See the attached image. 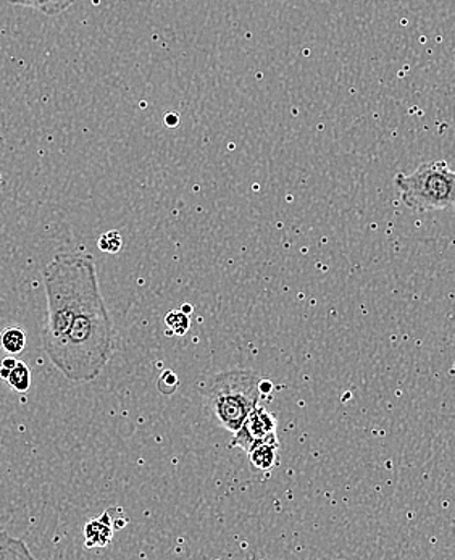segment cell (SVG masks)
<instances>
[{"label": "cell", "instance_id": "cell-6", "mask_svg": "<svg viewBox=\"0 0 455 560\" xmlns=\"http://www.w3.org/2000/svg\"><path fill=\"white\" fill-rule=\"evenodd\" d=\"M12 5L28 7L47 16H57L67 12L77 0H9Z\"/></svg>", "mask_w": 455, "mask_h": 560}, {"label": "cell", "instance_id": "cell-10", "mask_svg": "<svg viewBox=\"0 0 455 560\" xmlns=\"http://www.w3.org/2000/svg\"><path fill=\"white\" fill-rule=\"evenodd\" d=\"M165 325L168 328V335L185 336L191 328V315L185 314L182 308L166 314Z\"/></svg>", "mask_w": 455, "mask_h": 560}, {"label": "cell", "instance_id": "cell-3", "mask_svg": "<svg viewBox=\"0 0 455 560\" xmlns=\"http://www.w3.org/2000/svg\"><path fill=\"white\" fill-rule=\"evenodd\" d=\"M273 436H277V419H275L270 410H267V407L259 404V406L246 417L241 429L234 433L231 447H240V450L249 453L254 444Z\"/></svg>", "mask_w": 455, "mask_h": 560}, {"label": "cell", "instance_id": "cell-4", "mask_svg": "<svg viewBox=\"0 0 455 560\" xmlns=\"http://www.w3.org/2000/svg\"><path fill=\"white\" fill-rule=\"evenodd\" d=\"M278 451H280V441H278V436H273L254 444L247 454H249L250 464L256 470L270 471L271 468L277 467Z\"/></svg>", "mask_w": 455, "mask_h": 560}, {"label": "cell", "instance_id": "cell-12", "mask_svg": "<svg viewBox=\"0 0 455 560\" xmlns=\"http://www.w3.org/2000/svg\"><path fill=\"white\" fill-rule=\"evenodd\" d=\"M158 386L162 395H173L179 386L178 375L173 370H165L159 378Z\"/></svg>", "mask_w": 455, "mask_h": 560}, {"label": "cell", "instance_id": "cell-15", "mask_svg": "<svg viewBox=\"0 0 455 560\" xmlns=\"http://www.w3.org/2000/svg\"><path fill=\"white\" fill-rule=\"evenodd\" d=\"M166 125H168V127H176V125H178V115H166Z\"/></svg>", "mask_w": 455, "mask_h": 560}, {"label": "cell", "instance_id": "cell-5", "mask_svg": "<svg viewBox=\"0 0 455 560\" xmlns=\"http://www.w3.org/2000/svg\"><path fill=\"white\" fill-rule=\"evenodd\" d=\"M112 533H114V522L110 514L104 512L98 518L88 522L84 527V539H86V548H104L110 542Z\"/></svg>", "mask_w": 455, "mask_h": 560}, {"label": "cell", "instance_id": "cell-1", "mask_svg": "<svg viewBox=\"0 0 455 560\" xmlns=\"http://www.w3.org/2000/svg\"><path fill=\"white\" fill-rule=\"evenodd\" d=\"M261 376L250 370H230L220 373L207 392V404L220 425L236 433L246 417L259 406Z\"/></svg>", "mask_w": 455, "mask_h": 560}, {"label": "cell", "instance_id": "cell-16", "mask_svg": "<svg viewBox=\"0 0 455 560\" xmlns=\"http://www.w3.org/2000/svg\"><path fill=\"white\" fill-rule=\"evenodd\" d=\"M182 311L185 312V314L191 315L192 311H195V307H192L191 304H183Z\"/></svg>", "mask_w": 455, "mask_h": 560}, {"label": "cell", "instance_id": "cell-14", "mask_svg": "<svg viewBox=\"0 0 455 560\" xmlns=\"http://www.w3.org/2000/svg\"><path fill=\"white\" fill-rule=\"evenodd\" d=\"M16 363H19V361H16L15 355H7V358L0 362V366H5V369L13 370L15 369Z\"/></svg>", "mask_w": 455, "mask_h": 560}, {"label": "cell", "instance_id": "cell-13", "mask_svg": "<svg viewBox=\"0 0 455 560\" xmlns=\"http://www.w3.org/2000/svg\"><path fill=\"white\" fill-rule=\"evenodd\" d=\"M260 392L261 395L270 396L271 393H273V383H271V380L268 378H261L260 380Z\"/></svg>", "mask_w": 455, "mask_h": 560}, {"label": "cell", "instance_id": "cell-8", "mask_svg": "<svg viewBox=\"0 0 455 560\" xmlns=\"http://www.w3.org/2000/svg\"><path fill=\"white\" fill-rule=\"evenodd\" d=\"M0 559H33L25 542L0 532Z\"/></svg>", "mask_w": 455, "mask_h": 560}, {"label": "cell", "instance_id": "cell-9", "mask_svg": "<svg viewBox=\"0 0 455 560\" xmlns=\"http://www.w3.org/2000/svg\"><path fill=\"white\" fill-rule=\"evenodd\" d=\"M7 383H9V386L13 392L20 393V395H25V393L32 388V370H30V366L26 365V363L19 361L15 369L10 372Z\"/></svg>", "mask_w": 455, "mask_h": 560}, {"label": "cell", "instance_id": "cell-11", "mask_svg": "<svg viewBox=\"0 0 455 560\" xmlns=\"http://www.w3.org/2000/svg\"><path fill=\"white\" fill-rule=\"evenodd\" d=\"M97 246L102 253L118 254L124 247V237L118 231H108L98 237Z\"/></svg>", "mask_w": 455, "mask_h": 560}, {"label": "cell", "instance_id": "cell-7", "mask_svg": "<svg viewBox=\"0 0 455 560\" xmlns=\"http://www.w3.org/2000/svg\"><path fill=\"white\" fill-rule=\"evenodd\" d=\"M0 348L5 354L19 355L26 348V332L22 327H9L0 332Z\"/></svg>", "mask_w": 455, "mask_h": 560}, {"label": "cell", "instance_id": "cell-2", "mask_svg": "<svg viewBox=\"0 0 455 560\" xmlns=\"http://www.w3.org/2000/svg\"><path fill=\"white\" fill-rule=\"evenodd\" d=\"M394 183L404 206L413 212L455 207V172L446 161L424 162L412 173H399Z\"/></svg>", "mask_w": 455, "mask_h": 560}]
</instances>
